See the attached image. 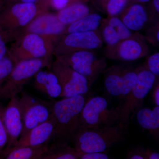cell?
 I'll use <instances>...</instances> for the list:
<instances>
[{"instance_id": "cell-1", "label": "cell", "mask_w": 159, "mask_h": 159, "mask_svg": "<svg viewBox=\"0 0 159 159\" xmlns=\"http://www.w3.org/2000/svg\"><path fill=\"white\" fill-rule=\"evenodd\" d=\"M86 101L84 95H79L53 102L55 129L51 142L71 141L81 127L80 115Z\"/></svg>"}, {"instance_id": "cell-2", "label": "cell", "mask_w": 159, "mask_h": 159, "mask_svg": "<svg viewBox=\"0 0 159 159\" xmlns=\"http://www.w3.org/2000/svg\"><path fill=\"white\" fill-rule=\"evenodd\" d=\"M126 128L118 123L102 128H80L71 140L79 152H102L125 140Z\"/></svg>"}, {"instance_id": "cell-3", "label": "cell", "mask_w": 159, "mask_h": 159, "mask_svg": "<svg viewBox=\"0 0 159 159\" xmlns=\"http://www.w3.org/2000/svg\"><path fill=\"white\" fill-rule=\"evenodd\" d=\"M120 108L121 104L109 109L104 97H92L86 101L80 113V128L95 129L116 125L119 122Z\"/></svg>"}, {"instance_id": "cell-4", "label": "cell", "mask_w": 159, "mask_h": 159, "mask_svg": "<svg viewBox=\"0 0 159 159\" xmlns=\"http://www.w3.org/2000/svg\"><path fill=\"white\" fill-rule=\"evenodd\" d=\"M135 69L137 73L136 83L124 98V102L121 104L120 108L119 123L126 129L129 120L141 107L143 100L152 89L157 79L155 75L143 66Z\"/></svg>"}, {"instance_id": "cell-5", "label": "cell", "mask_w": 159, "mask_h": 159, "mask_svg": "<svg viewBox=\"0 0 159 159\" xmlns=\"http://www.w3.org/2000/svg\"><path fill=\"white\" fill-rule=\"evenodd\" d=\"M46 58L25 60L15 63L12 71L0 89V99H10L17 96L30 79L48 65Z\"/></svg>"}, {"instance_id": "cell-6", "label": "cell", "mask_w": 159, "mask_h": 159, "mask_svg": "<svg viewBox=\"0 0 159 159\" xmlns=\"http://www.w3.org/2000/svg\"><path fill=\"white\" fill-rule=\"evenodd\" d=\"M57 59L83 76L90 87L107 66L105 57H97L94 51H75L58 55Z\"/></svg>"}, {"instance_id": "cell-7", "label": "cell", "mask_w": 159, "mask_h": 159, "mask_svg": "<svg viewBox=\"0 0 159 159\" xmlns=\"http://www.w3.org/2000/svg\"><path fill=\"white\" fill-rule=\"evenodd\" d=\"M20 93L19 100L24 124L22 137L32 129L51 119L53 102L40 99L25 91L23 90Z\"/></svg>"}, {"instance_id": "cell-8", "label": "cell", "mask_w": 159, "mask_h": 159, "mask_svg": "<svg viewBox=\"0 0 159 159\" xmlns=\"http://www.w3.org/2000/svg\"><path fill=\"white\" fill-rule=\"evenodd\" d=\"M103 73L106 89L119 99H124L136 83V70L132 66L114 65L106 69Z\"/></svg>"}, {"instance_id": "cell-9", "label": "cell", "mask_w": 159, "mask_h": 159, "mask_svg": "<svg viewBox=\"0 0 159 159\" xmlns=\"http://www.w3.org/2000/svg\"><path fill=\"white\" fill-rule=\"evenodd\" d=\"M149 52V46L145 36L137 32L115 45L107 46L104 55L111 60L133 61L145 57Z\"/></svg>"}, {"instance_id": "cell-10", "label": "cell", "mask_w": 159, "mask_h": 159, "mask_svg": "<svg viewBox=\"0 0 159 159\" xmlns=\"http://www.w3.org/2000/svg\"><path fill=\"white\" fill-rule=\"evenodd\" d=\"M52 70L57 76L61 86L62 98L84 95L90 89L85 77L59 60L57 59L53 63Z\"/></svg>"}, {"instance_id": "cell-11", "label": "cell", "mask_w": 159, "mask_h": 159, "mask_svg": "<svg viewBox=\"0 0 159 159\" xmlns=\"http://www.w3.org/2000/svg\"><path fill=\"white\" fill-rule=\"evenodd\" d=\"M100 30L84 32L69 33L60 44L58 55L75 51H94L103 45Z\"/></svg>"}, {"instance_id": "cell-12", "label": "cell", "mask_w": 159, "mask_h": 159, "mask_svg": "<svg viewBox=\"0 0 159 159\" xmlns=\"http://www.w3.org/2000/svg\"><path fill=\"white\" fill-rule=\"evenodd\" d=\"M8 105L5 107L4 120L8 136V142L2 157L12 148L20 137L23 129V120L19 98L17 96L10 98Z\"/></svg>"}, {"instance_id": "cell-13", "label": "cell", "mask_w": 159, "mask_h": 159, "mask_svg": "<svg viewBox=\"0 0 159 159\" xmlns=\"http://www.w3.org/2000/svg\"><path fill=\"white\" fill-rule=\"evenodd\" d=\"M36 12L37 8L34 3L16 4L2 11L0 15V26L7 31L11 29L14 21L18 26L26 25L34 18Z\"/></svg>"}, {"instance_id": "cell-14", "label": "cell", "mask_w": 159, "mask_h": 159, "mask_svg": "<svg viewBox=\"0 0 159 159\" xmlns=\"http://www.w3.org/2000/svg\"><path fill=\"white\" fill-rule=\"evenodd\" d=\"M20 52H15L9 56L15 63L25 60L33 58H47V46L41 35L30 33L23 40Z\"/></svg>"}, {"instance_id": "cell-15", "label": "cell", "mask_w": 159, "mask_h": 159, "mask_svg": "<svg viewBox=\"0 0 159 159\" xmlns=\"http://www.w3.org/2000/svg\"><path fill=\"white\" fill-rule=\"evenodd\" d=\"M54 129L55 121L52 116L49 120L37 125L25 135L20 137L12 148L24 146H40L49 144L54 135Z\"/></svg>"}, {"instance_id": "cell-16", "label": "cell", "mask_w": 159, "mask_h": 159, "mask_svg": "<svg viewBox=\"0 0 159 159\" xmlns=\"http://www.w3.org/2000/svg\"><path fill=\"white\" fill-rule=\"evenodd\" d=\"M119 17L129 30H142L150 20V15L146 7L141 3L129 4Z\"/></svg>"}, {"instance_id": "cell-17", "label": "cell", "mask_w": 159, "mask_h": 159, "mask_svg": "<svg viewBox=\"0 0 159 159\" xmlns=\"http://www.w3.org/2000/svg\"><path fill=\"white\" fill-rule=\"evenodd\" d=\"M66 30V25L60 21L57 16L52 14L39 16L29 27L30 33L39 35H58L65 32Z\"/></svg>"}, {"instance_id": "cell-18", "label": "cell", "mask_w": 159, "mask_h": 159, "mask_svg": "<svg viewBox=\"0 0 159 159\" xmlns=\"http://www.w3.org/2000/svg\"><path fill=\"white\" fill-rule=\"evenodd\" d=\"M34 87L50 98L61 97L62 88L53 72L41 71L34 75Z\"/></svg>"}, {"instance_id": "cell-19", "label": "cell", "mask_w": 159, "mask_h": 159, "mask_svg": "<svg viewBox=\"0 0 159 159\" xmlns=\"http://www.w3.org/2000/svg\"><path fill=\"white\" fill-rule=\"evenodd\" d=\"M137 120L143 129L148 131L155 140L159 139V106L152 109L143 108L137 112Z\"/></svg>"}, {"instance_id": "cell-20", "label": "cell", "mask_w": 159, "mask_h": 159, "mask_svg": "<svg viewBox=\"0 0 159 159\" xmlns=\"http://www.w3.org/2000/svg\"><path fill=\"white\" fill-rule=\"evenodd\" d=\"M48 145L14 147L9 149L4 157L6 159H43Z\"/></svg>"}, {"instance_id": "cell-21", "label": "cell", "mask_w": 159, "mask_h": 159, "mask_svg": "<svg viewBox=\"0 0 159 159\" xmlns=\"http://www.w3.org/2000/svg\"><path fill=\"white\" fill-rule=\"evenodd\" d=\"M91 13L90 8L85 3H77L60 10L57 16L61 22L69 25Z\"/></svg>"}, {"instance_id": "cell-22", "label": "cell", "mask_w": 159, "mask_h": 159, "mask_svg": "<svg viewBox=\"0 0 159 159\" xmlns=\"http://www.w3.org/2000/svg\"><path fill=\"white\" fill-rule=\"evenodd\" d=\"M103 20L100 15L92 12L69 25L66 31L68 33L97 31L100 29Z\"/></svg>"}, {"instance_id": "cell-23", "label": "cell", "mask_w": 159, "mask_h": 159, "mask_svg": "<svg viewBox=\"0 0 159 159\" xmlns=\"http://www.w3.org/2000/svg\"><path fill=\"white\" fill-rule=\"evenodd\" d=\"M68 143L57 142L49 143L43 159H79V152Z\"/></svg>"}, {"instance_id": "cell-24", "label": "cell", "mask_w": 159, "mask_h": 159, "mask_svg": "<svg viewBox=\"0 0 159 159\" xmlns=\"http://www.w3.org/2000/svg\"><path fill=\"white\" fill-rule=\"evenodd\" d=\"M94 6L108 16H119L129 0H92Z\"/></svg>"}, {"instance_id": "cell-25", "label": "cell", "mask_w": 159, "mask_h": 159, "mask_svg": "<svg viewBox=\"0 0 159 159\" xmlns=\"http://www.w3.org/2000/svg\"><path fill=\"white\" fill-rule=\"evenodd\" d=\"M104 22L113 28L121 40L129 38L134 34L118 16H108L104 19Z\"/></svg>"}, {"instance_id": "cell-26", "label": "cell", "mask_w": 159, "mask_h": 159, "mask_svg": "<svg viewBox=\"0 0 159 159\" xmlns=\"http://www.w3.org/2000/svg\"><path fill=\"white\" fill-rule=\"evenodd\" d=\"M99 29H101V31H100L102 40L107 46L115 45L121 40L113 28L106 24L104 20Z\"/></svg>"}, {"instance_id": "cell-27", "label": "cell", "mask_w": 159, "mask_h": 159, "mask_svg": "<svg viewBox=\"0 0 159 159\" xmlns=\"http://www.w3.org/2000/svg\"><path fill=\"white\" fill-rule=\"evenodd\" d=\"M15 64V63L8 54L0 60V89L9 77Z\"/></svg>"}, {"instance_id": "cell-28", "label": "cell", "mask_w": 159, "mask_h": 159, "mask_svg": "<svg viewBox=\"0 0 159 159\" xmlns=\"http://www.w3.org/2000/svg\"><path fill=\"white\" fill-rule=\"evenodd\" d=\"M5 107L0 104V158L8 142V136L4 120Z\"/></svg>"}, {"instance_id": "cell-29", "label": "cell", "mask_w": 159, "mask_h": 159, "mask_svg": "<svg viewBox=\"0 0 159 159\" xmlns=\"http://www.w3.org/2000/svg\"><path fill=\"white\" fill-rule=\"evenodd\" d=\"M145 68L152 73L157 77L159 76V53H154L148 57L144 65Z\"/></svg>"}, {"instance_id": "cell-30", "label": "cell", "mask_w": 159, "mask_h": 159, "mask_svg": "<svg viewBox=\"0 0 159 159\" xmlns=\"http://www.w3.org/2000/svg\"><path fill=\"white\" fill-rule=\"evenodd\" d=\"M147 42L150 43L153 46H157L159 42V22L156 24L150 29H148L146 36H145Z\"/></svg>"}, {"instance_id": "cell-31", "label": "cell", "mask_w": 159, "mask_h": 159, "mask_svg": "<svg viewBox=\"0 0 159 159\" xmlns=\"http://www.w3.org/2000/svg\"><path fill=\"white\" fill-rule=\"evenodd\" d=\"M7 32L0 26V60L7 55L6 40Z\"/></svg>"}, {"instance_id": "cell-32", "label": "cell", "mask_w": 159, "mask_h": 159, "mask_svg": "<svg viewBox=\"0 0 159 159\" xmlns=\"http://www.w3.org/2000/svg\"><path fill=\"white\" fill-rule=\"evenodd\" d=\"M79 159H108L109 157L107 155L102 152H90L84 153L79 152L78 156Z\"/></svg>"}, {"instance_id": "cell-33", "label": "cell", "mask_w": 159, "mask_h": 159, "mask_svg": "<svg viewBox=\"0 0 159 159\" xmlns=\"http://www.w3.org/2000/svg\"><path fill=\"white\" fill-rule=\"evenodd\" d=\"M143 148L142 146H138L129 151L126 158L129 159H145L143 155Z\"/></svg>"}, {"instance_id": "cell-34", "label": "cell", "mask_w": 159, "mask_h": 159, "mask_svg": "<svg viewBox=\"0 0 159 159\" xmlns=\"http://www.w3.org/2000/svg\"><path fill=\"white\" fill-rule=\"evenodd\" d=\"M152 93V99L155 106H159V83L157 79L155 83Z\"/></svg>"}, {"instance_id": "cell-35", "label": "cell", "mask_w": 159, "mask_h": 159, "mask_svg": "<svg viewBox=\"0 0 159 159\" xmlns=\"http://www.w3.org/2000/svg\"><path fill=\"white\" fill-rule=\"evenodd\" d=\"M143 154L145 159H159V153L158 152H154L149 148L143 149Z\"/></svg>"}, {"instance_id": "cell-36", "label": "cell", "mask_w": 159, "mask_h": 159, "mask_svg": "<svg viewBox=\"0 0 159 159\" xmlns=\"http://www.w3.org/2000/svg\"><path fill=\"white\" fill-rule=\"evenodd\" d=\"M152 6L154 12H155L157 15H159V0H152Z\"/></svg>"}, {"instance_id": "cell-37", "label": "cell", "mask_w": 159, "mask_h": 159, "mask_svg": "<svg viewBox=\"0 0 159 159\" xmlns=\"http://www.w3.org/2000/svg\"><path fill=\"white\" fill-rule=\"evenodd\" d=\"M150 1V0H129V4L135 3L144 4V3L148 2H149Z\"/></svg>"}, {"instance_id": "cell-38", "label": "cell", "mask_w": 159, "mask_h": 159, "mask_svg": "<svg viewBox=\"0 0 159 159\" xmlns=\"http://www.w3.org/2000/svg\"><path fill=\"white\" fill-rule=\"evenodd\" d=\"M4 0H0V15L2 11V7Z\"/></svg>"}, {"instance_id": "cell-39", "label": "cell", "mask_w": 159, "mask_h": 159, "mask_svg": "<svg viewBox=\"0 0 159 159\" xmlns=\"http://www.w3.org/2000/svg\"><path fill=\"white\" fill-rule=\"evenodd\" d=\"M23 3H33L36 2V0H21Z\"/></svg>"}]
</instances>
